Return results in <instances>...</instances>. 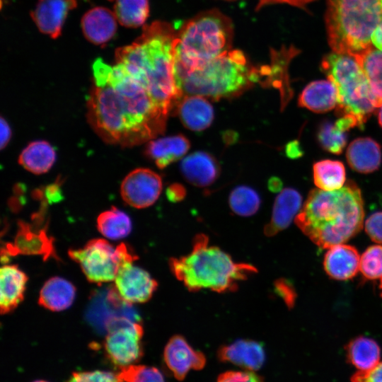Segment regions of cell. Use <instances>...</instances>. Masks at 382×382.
Listing matches in <instances>:
<instances>
[{
  "mask_svg": "<svg viewBox=\"0 0 382 382\" xmlns=\"http://www.w3.org/2000/svg\"><path fill=\"white\" fill-rule=\"evenodd\" d=\"M93 73L88 115L103 140L134 146L163 133L169 113L122 64L110 66L99 58L93 64Z\"/></svg>",
  "mask_w": 382,
  "mask_h": 382,
  "instance_id": "1",
  "label": "cell"
},
{
  "mask_svg": "<svg viewBox=\"0 0 382 382\" xmlns=\"http://www.w3.org/2000/svg\"><path fill=\"white\" fill-rule=\"evenodd\" d=\"M175 37L170 23L157 21L145 25L131 45L115 51V62L144 84L168 113L183 96L174 75Z\"/></svg>",
  "mask_w": 382,
  "mask_h": 382,
  "instance_id": "2",
  "label": "cell"
},
{
  "mask_svg": "<svg viewBox=\"0 0 382 382\" xmlns=\"http://www.w3.org/2000/svg\"><path fill=\"white\" fill-rule=\"evenodd\" d=\"M364 216L361 190L349 180L335 190H312L295 223L313 243L329 248L354 237L362 227Z\"/></svg>",
  "mask_w": 382,
  "mask_h": 382,
  "instance_id": "3",
  "label": "cell"
},
{
  "mask_svg": "<svg viewBox=\"0 0 382 382\" xmlns=\"http://www.w3.org/2000/svg\"><path fill=\"white\" fill-rule=\"evenodd\" d=\"M169 266L174 276L190 291H234L241 282L257 272L253 265L236 262L228 253L209 245V238L203 233L194 238L190 253L170 258Z\"/></svg>",
  "mask_w": 382,
  "mask_h": 382,
  "instance_id": "4",
  "label": "cell"
},
{
  "mask_svg": "<svg viewBox=\"0 0 382 382\" xmlns=\"http://www.w3.org/2000/svg\"><path fill=\"white\" fill-rule=\"evenodd\" d=\"M183 95H199L219 100L241 94L263 78L239 50L231 49L202 66L175 76Z\"/></svg>",
  "mask_w": 382,
  "mask_h": 382,
  "instance_id": "5",
  "label": "cell"
},
{
  "mask_svg": "<svg viewBox=\"0 0 382 382\" xmlns=\"http://www.w3.org/2000/svg\"><path fill=\"white\" fill-rule=\"evenodd\" d=\"M231 20L217 9L202 12L176 32L174 75L196 69L231 50Z\"/></svg>",
  "mask_w": 382,
  "mask_h": 382,
  "instance_id": "6",
  "label": "cell"
},
{
  "mask_svg": "<svg viewBox=\"0 0 382 382\" xmlns=\"http://www.w3.org/2000/svg\"><path fill=\"white\" fill-rule=\"evenodd\" d=\"M325 25L333 52L354 57L372 46L382 18V0H327Z\"/></svg>",
  "mask_w": 382,
  "mask_h": 382,
  "instance_id": "7",
  "label": "cell"
},
{
  "mask_svg": "<svg viewBox=\"0 0 382 382\" xmlns=\"http://www.w3.org/2000/svg\"><path fill=\"white\" fill-rule=\"evenodd\" d=\"M321 66L337 90V115L354 116L358 127L362 128L381 105L374 96L359 62L353 56L332 51L324 57Z\"/></svg>",
  "mask_w": 382,
  "mask_h": 382,
  "instance_id": "8",
  "label": "cell"
},
{
  "mask_svg": "<svg viewBox=\"0 0 382 382\" xmlns=\"http://www.w3.org/2000/svg\"><path fill=\"white\" fill-rule=\"evenodd\" d=\"M68 253L79 263L87 279L98 284L115 280L124 265L137 258L125 243L114 247L101 238L92 239L83 248L69 249Z\"/></svg>",
  "mask_w": 382,
  "mask_h": 382,
  "instance_id": "9",
  "label": "cell"
},
{
  "mask_svg": "<svg viewBox=\"0 0 382 382\" xmlns=\"http://www.w3.org/2000/svg\"><path fill=\"white\" fill-rule=\"evenodd\" d=\"M107 330L105 352L114 365L121 369L139 361L143 355V328L139 323L115 317L107 323Z\"/></svg>",
  "mask_w": 382,
  "mask_h": 382,
  "instance_id": "10",
  "label": "cell"
},
{
  "mask_svg": "<svg viewBox=\"0 0 382 382\" xmlns=\"http://www.w3.org/2000/svg\"><path fill=\"white\" fill-rule=\"evenodd\" d=\"M162 190V180L158 174L149 168H137L123 180L120 193L129 205L142 209L152 205Z\"/></svg>",
  "mask_w": 382,
  "mask_h": 382,
  "instance_id": "11",
  "label": "cell"
},
{
  "mask_svg": "<svg viewBox=\"0 0 382 382\" xmlns=\"http://www.w3.org/2000/svg\"><path fill=\"white\" fill-rule=\"evenodd\" d=\"M157 286V282L146 270L129 262L119 271L113 289L121 301L132 304L149 301Z\"/></svg>",
  "mask_w": 382,
  "mask_h": 382,
  "instance_id": "12",
  "label": "cell"
},
{
  "mask_svg": "<svg viewBox=\"0 0 382 382\" xmlns=\"http://www.w3.org/2000/svg\"><path fill=\"white\" fill-rule=\"evenodd\" d=\"M163 358L168 369L179 381L183 380L190 369L200 370L206 364L204 354L194 349L179 335L169 340L164 349Z\"/></svg>",
  "mask_w": 382,
  "mask_h": 382,
  "instance_id": "13",
  "label": "cell"
},
{
  "mask_svg": "<svg viewBox=\"0 0 382 382\" xmlns=\"http://www.w3.org/2000/svg\"><path fill=\"white\" fill-rule=\"evenodd\" d=\"M5 253L1 257L17 254L41 255L44 260L50 257L57 258L53 245V239L47 234L45 228L34 229L30 224L20 221L18 229L13 243L6 246Z\"/></svg>",
  "mask_w": 382,
  "mask_h": 382,
  "instance_id": "14",
  "label": "cell"
},
{
  "mask_svg": "<svg viewBox=\"0 0 382 382\" xmlns=\"http://www.w3.org/2000/svg\"><path fill=\"white\" fill-rule=\"evenodd\" d=\"M76 0H39L30 16L39 30L57 38L69 12L76 8Z\"/></svg>",
  "mask_w": 382,
  "mask_h": 382,
  "instance_id": "15",
  "label": "cell"
},
{
  "mask_svg": "<svg viewBox=\"0 0 382 382\" xmlns=\"http://www.w3.org/2000/svg\"><path fill=\"white\" fill-rule=\"evenodd\" d=\"M175 109L183 125L195 132L208 128L214 117L212 104L199 95H183Z\"/></svg>",
  "mask_w": 382,
  "mask_h": 382,
  "instance_id": "16",
  "label": "cell"
},
{
  "mask_svg": "<svg viewBox=\"0 0 382 382\" xmlns=\"http://www.w3.org/2000/svg\"><path fill=\"white\" fill-rule=\"evenodd\" d=\"M328 249L323 260L327 274L337 280L354 277L359 270L360 257L357 250L346 244L335 245Z\"/></svg>",
  "mask_w": 382,
  "mask_h": 382,
  "instance_id": "17",
  "label": "cell"
},
{
  "mask_svg": "<svg viewBox=\"0 0 382 382\" xmlns=\"http://www.w3.org/2000/svg\"><path fill=\"white\" fill-rule=\"evenodd\" d=\"M221 361H228L249 371L261 368L265 359L263 345L251 340H238L222 346L218 351Z\"/></svg>",
  "mask_w": 382,
  "mask_h": 382,
  "instance_id": "18",
  "label": "cell"
},
{
  "mask_svg": "<svg viewBox=\"0 0 382 382\" xmlns=\"http://www.w3.org/2000/svg\"><path fill=\"white\" fill-rule=\"evenodd\" d=\"M302 197L290 187L283 189L274 202L270 221L264 228V233L270 237L287 228L301 209Z\"/></svg>",
  "mask_w": 382,
  "mask_h": 382,
  "instance_id": "19",
  "label": "cell"
},
{
  "mask_svg": "<svg viewBox=\"0 0 382 382\" xmlns=\"http://www.w3.org/2000/svg\"><path fill=\"white\" fill-rule=\"evenodd\" d=\"M183 177L190 184L199 187L212 185L219 175V166L215 158L204 151H196L181 162Z\"/></svg>",
  "mask_w": 382,
  "mask_h": 382,
  "instance_id": "20",
  "label": "cell"
},
{
  "mask_svg": "<svg viewBox=\"0 0 382 382\" xmlns=\"http://www.w3.org/2000/svg\"><path fill=\"white\" fill-rule=\"evenodd\" d=\"M115 13L105 7H95L87 11L81 19L85 37L91 42L103 45L109 42L117 30Z\"/></svg>",
  "mask_w": 382,
  "mask_h": 382,
  "instance_id": "21",
  "label": "cell"
},
{
  "mask_svg": "<svg viewBox=\"0 0 382 382\" xmlns=\"http://www.w3.org/2000/svg\"><path fill=\"white\" fill-rule=\"evenodd\" d=\"M349 166L355 171L369 173L376 170L381 163L380 144L369 137H359L353 140L346 152Z\"/></svg>",
  "mask_w": 382,
  "mask_h": 382,
  "instance_id": "22",
  "label": "cell"
},
{
  "mask_svg": "<svg viewBox=\"0 0 382 382\" xmlns=\"http://www.w3.org/2000/svg\"><path fill=\"white\" fill-rule=\"evenodd\" d=\"M1 314L13 309L23 300L27 275L17 265H5L0 270Z\"/></svg>",
  "mask_w": 382,
  "mask_h": 382,
  "instance_id": "23",
  "label": "cell"
},
{
  "mask_svg": "<svg viewBox=\"0 0 382 382\" xmlns=\"http://www.w3.org/2000/svg\"><path fill=\"white\" fill-rule=\"evenodd\" d=\"M190 146L184 135L177 134L149 141L145 153L158 168L163 169L184 156Z\"/></svg>",
  "mask_w": 382,
  "mask_h": 382,
  "instance_id": "24",
  "label": "cell"
},
{
  "mask_svg": "<svg viewBox=\"0 0 382 382\" xmlns=\"http://www.w3.org/2000/svg\"><path fill=\"white\" fill-rule=\"evenodd\" d=\"M298 104L317 113L330 111L337 105L336 88L330 80L312 81L299 95Z\"/></svg>",
  "mask_w": 382,
  "mask_h": 382,
  "instance_id": "25",
  "label": "cell"
},
{
  "mask_svg": "<svg viewBox=\"0 0 382 382\" xmlns=\"http://www.w3.org/2000/svg\"><path fill=\"white\" fill-rule=\"evenodd\" d=\"M76 295L74 286L69 281L54 277L42 286L38 299L40 306L52 311H61L71 306Z\"/></svg>",
  "mask_w": 382,
  "mask_h": 382,
  "instance_id": "26",
  "label": "cell"
},
{
  "mask_svg": "<svg viewBox=\"0 0 382 382\" xmlns=\"http://www.w3.org/2000/svg\"><path fill=\"white\" fill-rule=\"evenodd\" d=\"M55 160V150L46 141L30 143L18 157L19 164L36 175L47 173L52 167Z\"/></svg>",
  "mask_w": 382,
  "mask_h": 382,
  "instance_id": "27",
  "label": "cell"
},
{
  "mask_svg": "<svg viewBox=\"0 0 382 382\" xmlns=\"http://www.w3.org/2000/svg\"><path fill=\"white\" fill-rule=\"evenodd\" d=\"M347 358L359 371L369 370L379 363L381 349L378 343L369 337L359 336L346 346Z\"/></svg>",
  "mask_w": 382,
  "mask_h": 382,
  "instance_id": "28",
  "label": "cell"
},
{
  "mask_svg": "<svg viewBox=\"0 0 382 382\" xmlns=\"http://www.w3.org/2000/svg\"><path fill=\"white\" fill-rule=\"evenodd\" d=\"M313 175L316 186L325 191L340 189L346 181L344 164L339 161L325 159L316 162Z\"/></svg>",
  "mask_w": 382,
  "mask_h": 382,
  "instance_id": "29",
  "label": "cell"
},
{
  "mask_svg": "<svg viewBox=\"0 0 382 382\" xmlns=\"http://www.w3.org/2000/svg\"><path fill=\"white\" fill-rule=\"evenodd\" d=\"M362 68L370 88L382 105V51L371 47L355 57Z\"/></svg>",
  "mask_w": 382,
  "mask_h": 382,
  "instance_id": "30",
  "label": "cell"
},
{
  "mask_svg": "<svg viewBox=\"0 0 382 382\" xmlns=\"http://www.w3.org/2000/svg\"><path fill=\"white\" fill-rule=\"evenodd\" d=\"M97 227L105 237L117 240L126 237L131 232L132 222L125 212L112 207L98 216Z\"/></svg>",
  "mask_w": 382,
  "mask_h": 382,
  "instance_id": "31",
  "label": "cell"
},
{
  "mask_svg": "<svg viewBox=\"0 0 382 382\" xmlns=\"http://www.w3.org/2000/svg\"><path fill=\"white\" fill-rule=\"evenodd\" d=\"M113 12L122 25L139 27L149 16V0H116Z\"/></svg>",
  "mask_w": 382,
  "mask_h": 382,
  "instance_id": "32",
  "label": "cell"
},
{
  "mask_svg": "<svg viewBox=\"0 0 382 382\" xmlns=\"http://www.w3.org/2000/svg\"><path fill=\"white\" fill-rule=\"evenodd\" d=\"M228 204L233 213L241 216L255 214L260 208V198L251 187L241 185L230 193Z\"/></svg>",
  "mask_w": 382,
  "mask_h": 382,
  "instance_id": "33",
  "label": "cell"
},
{
  "mask_svg": "<svg viewBox=\"0 0 382 382\" xmlns=\"http://www.w3.org/2000/svg\"><path fill=\"white\" fill-rule=\"evenodd\" d=\"M317 140L325 151L334 154H340L347 144V137L345 132L335 127L334 123L325 120L318 126Z\"/></svg>",
  "mask_w": 382,
  "mask_h": 382,
  "instance_id": "34",
  "label": "cell"
},
{
  "mask_svg": "<svg viewBox=\"0 0 382 382\" xmlns=\"http://www.w3.org/2000/svg\"><path fill=\"white\" fill-rule=\"evenodd\" d=\"M359 270L362 276L369 280L382 278V246L369 247L360 257Z\"/></svg>",
  "mask_w": 382,
  "mask_h": 382,
  "instance_id": "35",
  "label": "cell"
},
{
  "mask_svg": "<svg viewBox=\"0 0 382 382\" xmlns=\"http://www.w3.org/2000/svg\"><path fill=\"white\" fill-rule=\"evenodd\" d=\"M123 382H165L161 371L152 366L131 364L117 374Z\"/></svg>",
  "mask_w": 382,
  "mask_h": 382,
  "instance_id": "36",
  "label": "cell"
},
{
  "mask_svg": "<svg viewBox=\"0 0 382 382\" xmlns=\"http://www.w3.org/2000/svg\"><path fill=\"white\" fill-rule=\"evenodd\" d=\"M67 382H123L117 374L105 371L74 372Z\"/></svg>",
  "mask_w": 382,
  "mask_h": 382,
  "instance_id": "37",
  "label": "cell"
},
{
  "mask_svg": "<svg viewBox=\"0 0 382 382\" xmlns=\"http://www.w3.org/2000/svg\"><path fill=\"white\" fill-rule=\"evenodd\" d=\"M274 286L276 294L283 299L289 308H292L296 298V293L293 284L289 280L281 278L274 282Z\"/></svg>",
  "mask_w": 382,
  "mask_h": 382,
  "instance_id": "38",
  "label": "cell"
},
{
  "mask_svg": "<svg viewBox=\"0 0 382 382\" xmlns=\"http://www.w3.org/2000/svg\"><path fill=\"white\" fill-rule=\"evenodd\" d=\"M365 231L375 243H382V212L371 214L365 222Z\"/></svg>",
  "mask_w": 382,
  "mask_h": 382,
  "instance_id": "39",
  "label": "cell"
},
{
  "mask_svg": "<svg viewBox=\"0 0 382 382\" xmlns=\"http://www.w3.org/2000/svg\"><path fill=\"white\" fill-rule=\"evenodd\" d=\"M216 382H264L252 371H226L220 374Z\"/></svg>",
  "mask_w": 382,
  "mask_h": 382,
  "instance_id": "40",
  "label": "cell"
},
{
  "mask_svg": "<svg viewBox=\"0 0 382 382\" xmlns=\"http://www.w3.org/2000/svg\"><path fill=\"white\" fill-rule=\"evenodd\" d=\"M351 382H382V362L369 370L358 371L352 376Z\"/></svg>",
  "mask_w": 382,
  "mask_h": 382,
  "instance_id": "41",
  "label": "cell"
},
{
  "mask_svg": "<svg viewBox=\"0 0 382 382\" xmlns=\"http://www.w3.org/2000/svg\"><path fill=\"white\" fill-rule=\"evenodd\" d=\"M313 1L314 0H258L255 11H257L265 6L276 4H286L294 6L303 7Z\"/></svg>",
  "mask_w": 382,
  "mask_h": 382,
  "instance_id": "42",
  "label": "cell"
},
{
  "mask_svg": "<svg viewBox=\"0 0 382 382\" xmlns=\"http://www.w3.org/2000/svg\"><path fill=\"white\" fill-rule=\"evenodd\" d=\"M186 195L185 188L179 183H173L166 189V196L172 202H178L183 200Z\"/></svg>",
  "mask_w": 382,
  "mask_h": 382,
  "instance_id": "43",
  "label": "cell"
},
{
  "mask_svg": "<svg viewBox=\"0 0 382 382\" xmlns=\"http://www.w3.org/2000/svg\"><path fill=\"white\" fill-rule=\"evenodd\" d=\"M335 127L343 132H346L349 129L358 126L357 119L350 115H345L340 116L338 120L334 123Z\"/></svg>",
  "mask_w": 382,
  "mask_h": 382,
  "instance_id": "44",
  "label": "cell"
},
{
  "mask_svg": "<svg viewBox=\"0 0 382 382\" xmlns=\"http://www.w3.org/2000/svg\"><path fill=\"white\" fill-rule=\"evenodd\" d=\"M1 149L6 146L11 137V130L8 123L3 117H1Z\"/></svg>",
  "mask_w": 382,
  "mask_h": 382,
  "instance_id": "45",
  "label": "cell"
},
{
  "mask_svg": "<svg viewBox=\"0 0 382 382\" xmlns=\"http://www.w3.org/2000/svg\"><path fill=\"white\" fill-rule=\"evenodd\" d=\"M285 152L286 156L291 158H299L303 154L300 144L297 141H292L288 143L286 146Z\"/></svg>",
  "mask_w": 382,
  "mask_h": 382,
  "instance_id": "46",
  "label": "cell"
},
{
  "mask_svg": "<svg viewBox=\"0 0 382 382\" xmlns=\"http://www.w3.org/2000/svg\"><path fill=\"white\" fill-rule=\"evenodd\" d=\"M372 46L382 51V18L371 35Z\"/></svg>",
  "mask_w": 382,
  "mask_h": 382,
  "instance_id": "47",
  "label": "cell"
},
{
  "mask_svg": "<svg viewBox=\"0 0 382 382\" xmlns=\"http://www.w3.org/2000/svg\"><path fill=\"white\" fill-rule=\"evenodd\" d=\"M282 186V181L277 177H272L268 182V187L272 191H279Z\"/></svg>",
  "mask_w": 382,
  "mask_h": 382,
  "instance_id": "48",
  "label": "cell"
},
{
  "mask_svg": "<svg viewBox=\"0 0 382 382\" xmlns=\"http://www.w3.org/2000/svg\"><path fill=\"white\" fill-rule=\"evenodd\" d=\"M378 120L380 126L382 127V105L378 108Z\"/></svg>",
  "mask_w": 382,
  "mask_h": 382,
  "instance_id": "49",
  "label": "cell"
},
{
  "mask_svg": "<svg viewBox=\"0 0 382 382\" xmlns=\"http://www.w3.org/2000/svg\"><path fill=\"white\" fill-rule=\"evenodd\" d=\"M380 289H381V296H382V278L381 279Z\"/></svg>",
  "mask_w": 382,
  "mask_h": 382,
  "instance_id": "50",
  "label": "cell"
},
{
  "mask_svg": "<svg viewBox=\"0 0 382 382\" xmlns=\"http://www.w3.org/2000/svg\"><path fill=\"white\" fill-rule=\"evenodd\" d=\"M33 382H47V381H43V380H37V381H35Z\"/></svg>",
  "mask_w": 382,
  "mask_h": 382,
  "instance_id": "51",
  "label": "cell"
},
{
  "mask_svg": "<svg viewBox=\"0 0 382 382\" xmlns=\"http://www.w3.org/2000/svg\"><path fill=\"white\" fill-rule=\"evenodd\" d=\"M228 1H235V0H228Z\"/></svg>",
  "mask_w": 382,
  "mask_h": 382,
  "instance_id": "52",
  "label": "cell"
},
{
  "mask_svg": "<svg viewBox=\"0 0 382 382\" xmlns=\"http://www.w3.org/2000/svg\"><path fill=\"white\" fill-rule=\"evenodd\" d=\"M109 1H113V0H109Z\"/></svg>",
  "mask_w": 382,
  "mask_h": 382,
  "instance_id": "53",
  "label": "cell"
}]
</instances>
